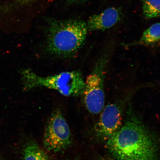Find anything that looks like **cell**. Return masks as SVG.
Here are the masks:
<instances>
[{"label": "cell", "mask_w": 160, "mask_h": 160, "mask_svg": "<svg viewBox=\"0 0 160 160\" xmlns=\"http://www.w3.org/2000/svg\"><path fill=\"white\" fill-rule=\"evenodd\" d=\"M106 147L116 160H160L155 140L133 116L107 140Z\"/></svg>", "instance_id": "cell-1"}, {"label": "cell", "mask_w": 160, "mask_h": 160, "mask_svg": "<svg viewBox=\"0 0 160 160\" xmlns=\"http://www.w3.org/2000/svg\"><path fill=\"white\" fill-rule=\"evenodd\" d=\"M88 31L87 23L82 20H50L47 30L46 49L56 57H71L82 46Z\"/></svg>", "instance_id": "cell-2"}, {"label": "cell", "mask_w": 160, "mask_h": 160, "mask_svg": "<svg viewBox=\"0 0 160 160\" xmlns=\"http://www.w3.org/2000/svg\"><path fill=\"white\" fill-rule=\"evenodd\" d=\"M25 88L31 89L44 87L56 90L65 97H78L82 95L85 81L81 72H63L58 74L41 77L28 70L24 73Z\"/></svg>", "instance_id": "cell-3"}, {"label": "cell", "mask_w": 160, "mask_h": 160, "mask_svg": "<svg viewBox=\"0 0 160 160\" xmlns=\"http://www.w3.org/2000/svg\"><path fill=\"white\" fill-rule=\"evenodd\" d=\"M113 49L111 44L106 48L85 81L84 101L88 111L93 114L100 113L104 107V81Z\"/></svg>", "instance_id": "cell-4"}, {"label": "cell", "mask_w": 160, "mask_h": 160, "mask_svg": "<svg viewBox=\"0 0 160 160\" xmlns=\"http://www.w3.org/2000/svg\"><path fill=\"white\" fill-rule=\"evenodd\" d=\"M71 131L61 112L56 110L48 121L43 138V146L47 151L57 153L71 144Z\"/></svg>", "instance_id": "cell-5"}, {"label": "cell", "mask_w": 160, "mask_h": 160, "mask_svg": "<svg viewBox=\"0 0 160 160\" xmlns=\"http://www.w3.org/2000/svg\"><path fill=\"white\" fill-rule=\"evenodd\" d=\"M102 111L96 131L98 137L107 141L122 125L121 108L117 102L108 105Z\"/></svg>", "instance_id": "cell-6"}, {"label": "cell", "mask_w": 160, "mask_h": 160, "mask_svg": "<svg viewBox=\"0 0 160 160\" xmlns=\"http://www.w3.org/2000/svg\"><path fill=\"white\" fill-rule=\"evenodd\" d=\"M121 18V11L111 7L101 13L92 16L87 23L88 31H105L113 27Z\"/></svg>", "instance_id": "cell-7"}, {"label": "cell", "mask_w": 160, "mask_h": 160, "mask_svg": "<svg viewBox=\"0 0 160 160\" xmlns=\"http://www.w3.org/2000/svg\"><path fill=\"white\" fill-rule=\"evenodd\" d=\"M160 43V23H154L144 31L140 38L132 42L124 44L127 47L152 46Z\"/></svg>", "instance_id": "cell-8"}, {"label": "cell", "mask_w": 160, "mask_h": 160, "mask_svg": "<svg viewBox=\"0 0 160 160\" xmlns=\"http://www.w3.org/2000/svg\"><path fill=\"white\" fill-rule=\"evenodd\" d=\"M24 160H48L47 155L36 142L30 141L23 151Z\"/></svg>", "instance_id": "cell-9"}, {"label": "cell", "mask_w": 160, "mask_h": 160, "mask_svg": "<svg viewBox=\"0 0 160 160\" xmlns=\"http://www.w3.org/2000/svg\"><path fill=\"white\" fill-rule=\"evenodd\" d=\"M143 13L146 19L160 18V0H142Z\"/></svg>", "instance_id": "cell-10"}, {"label": "cell", "mask_w": 160, "mask_h": 160, "mask_svg": "<svg viewBox=\"0 0 160 160\" xmlns=\"http://www.w3.org/2000/svg\"><path fill=\"white\" fill-rule=\"evenodd\" d=\"M70 2H80L84 1V0H66Z\"/></svg>", "instance_id": "cell-11"}, {"label": "cell", "mask_w": 160, "mask_h": 160, "mask_svg": "<svg viewBox=\"0 0 160 160\" xmlns=\"http://www.w3.org/2000/svg\"><path fill=\"white\" fill-rule=\"evenodd\" d=\"M99 160H116L114 159H111V158H103L100 159Z\"/></svg>", "instance_id": "cell-12"}]
</instances>
